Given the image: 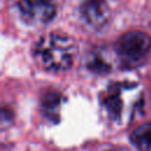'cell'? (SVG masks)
Here are the masks:
<instances>
[{
	"mask_svg": "<svg viewBox=\"0 0 151 151\" xmlns=\"http://www.w3.org/2000/svg\"><path fill=\"white\" fill-rule=\"evenodd\" d=\"M77 54L74 41L66 34L52 32L42 35L35 44L34 58L40 67L48 72L68 70Z\"/></svg>",
	"mask_w": 151,
	"mask_h": 151,
	"instance_id": "6da1fadb",
	"label": "cell"
},
{
	"mask_svg": "<svg viewBox=\"0 0 151 151\" xmlns=\"http://www.w3.org/2000/svg\"><path fill=\"white\" fill-rule=\"evenodd\" d=\"M151 50V37L140 31L123 34L116 44V53L125 65L142 61Z\"/></svg>",
	"mask_w": 151,
	"mask_h": 151,
	"instance_id": "7a4b0ae2",
	"label": "cell"
},
{
	"mask_svg": "<svg viewBox=\"0 0 151 151\" xmlns=\"http://www.w3.org/2000/svg\"><path fill=\"white\" fill-rule=\"evenodd\" d=\"M18 9L21 18L29 25L47 24L57 13L54 0H20Z\"/></svg>",
	"mask_w": 151,
	"mask_h": 151,
	"instance_id": "3957f363",
	"label": "cell"
},
{
	"mask_svg": "<svg viewBox=\"0 0 151 151\" xmlns=\"http://www.w3.org/2000/svg\"><path fill=\"white\" fill-rule=\"evenodd\" d=\"M80 12L84 20L93 28L103 27L110 18V11L104 0H85Z\"/></svg>",
	"mask_w": 151,
	"mask_h": 151,
	"instance_id": "277c9868",
	"label": "cell"
},
{
	"mask_svg": "<svg viewBox=\"0 0 151 151\" xmlns=\"http://www.w3.org/2000/svg\"><path fill=\"white\" fill-rule=\"evenodd\" d=\"M131 142L138 151H151V123H145L134 129Z\"/></svg>",
	"mask_w": 151,
	"mask_h": 151,
	"instance_id": "5b68a950",
	"label": "cell"
},
{
	"mask_svg": "<svg viewBox=\"0 0 151 151\" xmlns=\"http://www.w3.org/2000/svg\"><path fill=\"white\" fill-rule=\"evenodd\" d=\"M87 67L94 72H106L110 70V65L101 54L92 52L87 60Z\"/></svg>",
	"mask_w": 151,
	"mask_h": 151,
	"instance_id": "8992f818",
	"label": "cell"
},
{
	"mask_svg": "<svg viewBox=\"0 0 151 151\" xmlns=\"http://www.w3.org/2000/svg\"><path fill=\"white\" fill-rule=\"evenodd\" d=\"M42 105H44L45 112H47L46 114H48V117H51V116L55 117V114L58 112V107H59V96L55 93L47 94Z\"/></svg>",
	"mask_w": 151,
	"mask_h": 151,
	"instance_id": "52a82bcc",
	"label": "cell"
}]
</instances>
